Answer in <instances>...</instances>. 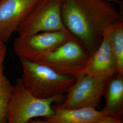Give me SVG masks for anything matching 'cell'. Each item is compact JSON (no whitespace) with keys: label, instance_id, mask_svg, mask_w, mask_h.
I'll use <instances>...</instances> for the list:
<instances>
[{"label":"cell","instance_id":"30bf717a","mask_svg":"<svg viewBox=\"0 0 123 123\" xmlns=\"http://www.w3.org/2000/svg\"><path fill=\"white\" fill-rule=\"evenodd\" d=\"M110 27L103 34L98 48L90 54L82 74L108 79L117 73L110 43Z\"/></svg>","mask_w":123,"mask_h":123},{"label":"cell","instance_id":"7a4b0ae2","mask_svg":"<svg viewBox=\"0 0 123 123\" xmlns=\"http://www.w3.org/2000/svg\"><path fill=\"white\" fill-rule=\"evenodd\" d=\"M19 59L22 67V83L36 97L46 99L64 95L76 80L75 78L58 74L37 62Z\"/></svg>","mask_w":123,"mask_h":123},{"label":"cell","instance_id":"7c38bea8","mask_svg":"<svg viewBox=\"0 0 123 123\" xmlns=\"http://www.w3.org/2000/svg\"><path fill=\"white\" fill-rule=\"evenodd\" d=\"M110 38L116 72L123 74V22L110 27Z\"/></svg>","mask_w":123,"mask_h":123},{"label":"cell","instance_id":"5b68a950","mask_svg":"<svg viewBox=\"0 0 123 123\" xmlns=\"http://www.w3.org/2000/svg\"><path fill=\"white\" fill-rule=\"evenodd\" d=\"M63 0H39L18 28L19 36L67 31L62 17Z\"/></svg>","mask_w":123,"mask_h":123},{"label":"cell","instance_id":"9a60e30c","mask_svg":"<svg viewBox=\"0 0 123 123\" xmlns=\"http://www.w3.org/2000/svg\"><path fill=\"white\" fill-rule=\"evenodd\" d=\"M109 2H119V1H121L122 0H106Z\"/></svg>","mask_w":123,"mask_h":123},{"label":"cell","instance_id":"8992f818","mask_svg":"<svg viewBox=\"0 0 123 123\" xmlns=\"http://www.w3.org/2000/svg\"><path fill=\"white\" fill-rule=\"evenodd\" d=\"M73 39L77 38L68 30L44 31L29 35L19 36L14 41L13 50L19 58L34 61L62 43Z\"/></svg>","mask_w":123,"mask_h":123},{"label":"cell","instance_id":"6da1fadb","mask_svg":"<svg viewBox=\"0 0 123 123\" xmlns=\"http://www.w3.org/2000/svg\"><path fill=\"white\" fill-rule=\"evenodd\" d=\"M62 17L66 29L90 54L107 29L123 22L121 14L106 0H63Z\"/></svg>","mask_w":123,"mask_h":123},{"label":"cell","instance_id":"4fadbf2b","mask_svg":"<svg viewBox=\"0 0 123 123\" xmlns=\"http://www.w3.org/2000/svg\"><path fill=\"white\" fill-rule=\"evenodd\" d=\"M14 85L4 74L3 64L0 65V123H8L9 106Z\"/></svg>","mask_w":123,"mask_h":123},{"label":"cell","instance_id":"52a82bcc","mask_svg":"<svg viewBox=\"0 0 123 123\" xmlns=\"http://www.w3.org/2000/svg\"><path fill=\"white\" fill-rule=\"evenodd\" d=\"M108 79L88 75H79L76 78L74 83L67 92L65 98L60 105L68 109H97L100 105Z\"/></svg>","mask_w":123,"mask_h":123},{"label":"cell","instance_id":"277c9868","mask_svg":"<svg viewBox=\"0 0 123 123\" xmlns=\"http://www.w3.org/2000/svg\"><path fill=\"white\" fill-rule=\"evenodd\" d=\"M90 54L77 39L68 40L34 61L58 74L77 78L82 74Z\"/></svg>","mask_w":123,"mask_h":123},{"label":"cell","instance_id":"3957f363","mask_svg":"<svg viewBox=\"0 0 123 123\" xmlns=\"http://www.w3.org/2000/svg\"><path fill=\"white\" fill-rule=\"evenodd\" d=\"M65 97V94L46 99L36 97L19 79L13 87L8 123H26L34 118L49 117L54 113L53 105L64 101Z\"/></svg>","mask_w":123,"mask_h":123},{"label":"cell","instance_id":"ba28073f","mask_svg":"<svg viewBox=\"0 0 123 123\" xmlns=\"http://www.w3.org/2000/svg\"><path fill=\"white\" fill-rule=\"evenodd\" d=\"M54 113L42 119L31 120L36 123H122L121 118L104 110L93 108L68 109L60 104L53 105Z\"/></svg>","mask_w":123,"mask_h":123},{"label":"cell","instance_id":"5bb4252c","mask_svg":"<svg viewBox=\"0 0 123 123\" xmlns=\"http://www.w3.org/2000/svg\"><path fill=\"white\" fill-rule=\"evenodd\" d=\"M5 43L0 39V65L3 64L7 53V49Z\"/></svg>","mask_w":123,"mask_h":123},{"label":"cell","instance_id":"8fae6325","mask_svg":"<svg viewBox=\"0 0 123 123\" xmlns=\"http://www.w3.org/2000/svg\"><path fill=\"white\" fill-rule=\"evenodd\" d=\"M103 96L105 106L103 110L119 118L123 113V74L116 73L107 80Z\"/></svg>","mask_w":123,"mask_h":123},{"label":"cell","instance_id":"9c48e42d","mask_svg":"<svg viewBox=\"0 0 123 123\" xmlns=\"http://www.w3.org/2000/svg\"><path fill=\"white\" fill-rule=\"evenodd\" d=\"M39 0H0V39L8 42Z\"/></svg>","mask_w":123,"mask_h":123}]
</instances>
